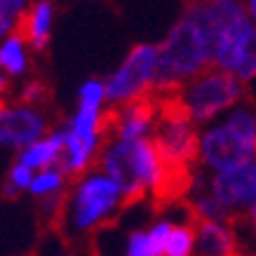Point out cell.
I'll return each mask as SVG.
<instances>
[{
	"label": "cell",
	"mask_w": 256,
	"mask_h": 256,
	"mask_svg": "<svg viewBox=\"0 0 256 256\" xmlns=\"http://www.w3.org/2000/svg\"><path fill=\"white\" fill-rule=\"evenodd\" d=\"M212 64H214V56H212V45L207 36L200 31V26L190 16H184L167 33L162 45H158L156 82L158 85H167V82L188 85L202 70L210 68Z\"/></svg>",
	"instance_id": "cell-1"
},
{
	"label": "cell",
	"mask_w": 256,
	"mask_h": 256,
	"mask_svg": "<svg viewBox=\"0 0 256 256\" xmlns=\"http://www.w3.org/2000/svg\"><path fill=\"white\" fill-rule=\"evenodd\" d=\"M101 170L108 172L122 190L120 212L146 200V190L156 176V148L148 139H127L110 146L101 156Z\"/></svg>",
	"instance_id": "cell-2"
},
{
	"label": "cell",
	"mask_w": 256,
	"mask_h": 256,
	"mask_svg": "<svg viewBox=\"0 0 256 256\" xmlns=\"http://www.w3.org/2000/svg\"><path fill=\"white\" fill-rule=\"evenodd\" d=\"M200 160L221 172L238 170L256 160V118L252 110L238 108L228 122L202 136Z\"/></svg>",
	"instance_id": "cell-3"
},
{
	"label": "cell",
	"mask_w": 256,
	"mask_h": 256,
	"mask_svg": "<svg viewBox=\"0 0 256 256\" xmlns=\"http://www.w3.org/2000/svg\"><path fill=\"white\" fill-rule=\"evenodd\" d=\"M242 96H247L242 78L228 68H218V64H212L210 68L202 70L198 78L184 87V99L195 122H204L224 108H230Z\"/></svg>",
	"instance_id": "cell-4"
},
{
	"label": "cell",
	"mask_w": 256,
	"mask_h": 256,
	"mask_svg": "<svg viewBox=\"0 0 256 256\" xmlns=\"http://www.w3.org/2000/svg\"><path fill=\"white\" fill-rule=\"evenodd\" d=\"M158 70V47L134 45L130 50L122 66L113 73L106 82V99L122 101L139 94H146L156 85Z\"/></svg>",
	"instance_id": "cell-5"
},
{
	"label": "cell",
	"mask_w": 256,
	"mask_h": 256,
	"mask_svg": "<svg viewBox=\"0 0 256 256\" xmlns=\"http://www.w3.org/2000/svg\"><path fill=\"white\" fill-rule=\"evenodd\" d=\"M195 186V164L181 162L174 158H167L156 150V176H153V214H162L174 204L188 198Z\"/></svg>",
	"instance_id": "cell-6"
},
{
	"label": "cell",
	"mask_w": 256,
	"mask_h": 256,
	"mask_svg": "<svg viewBox=\"0 0 256 256\" xmlns=\"http://www.w3.org/2000/svg\"><path fill=\"white\" fill-rule=\"evenodd\" d=\"M52 130V124L31 106H10L0 99V146L28 148Z\"/></svg>",
	"instance_id": "cell-7"
},
{
	"label": "cell",
	"mask_w": 256,
	"mask_h": 256,
	"mask_svg": "<svg viewBox=\"0 0 256 256\" xmlns=\"http://www.w3.org/2000/svg\"><path fill=\"white\" fill-rule=\"evenodd\" d=\"M118 195H120V186L113 178L92 176L80 181L76 190V226L94 228L96 221L118 204Z\"/></svg>",
	"instance_id": "cell-8"
},
{
	"label": "cell",
	"mask_w": 256,
	"mask_h": 256,
	"mask_svg": "<svg viewBox=\"0 0 256 256\" xmlns=\"http://www.w3.org/2000/svg\"><path fill=\"white\" fill-rule=\"evenodd\" d=\"M181 207L186 212V221L195 224L198 235H200V252L198 256H235L238 252V238L235 230L228 228L226 224H218L214 218L202 216L193 202H181Z\"/></svg>",
	"instance_id": "cell-9"
},
{
	"label": "cell",
	"mask_w": 256,
	"mask_h": 256,
	"mask_svg": "<svg viewBox=\"0 0 256 256\" xmlns=\"http://www.w3.org/2000/svg\"><path fill=\"white\" fill-rule=\"evenodd\" d=\"M212 195L226 207L256 204V162L218 172L212 178Z\"/></svg>",
	"instance_id": "cell-10"
},
{
	"label": "cell",
	"mask_w": 256,
	"mask_h": 256,
	"mask_svg": "<svg viewBox=\"0 0 256 256\" xmlns=\"http://www.w3.org/2000/svg\"><path fill=\"white\" fill-rule=\"evenodd\" d=\"M52 16H54V2L52 0H33L31 5H26L16 14L12 36H16L24 45H31L36 52H45L47 45H50Z\"/></svg>",
	"instance_id": "cell-11"
},
{
	"label": "cell",
	"mask_w": 256,
	"mask_h": 256,
	"mask_svg": "<svg viewBox=\"0 0 256 256\" xmlns=\"http://www.w3.org/2000/svg\"><path fill=\"white\" fill-rule=\"evenodd\" d=\"M122 124H120V141L139 139L141 134L150 130L158 116V99L153 92L139 94L132 99H122Z\"/></svg>",
	"instance_id": "cell-12"
},
{
	"label": "cell",
	"mask_w": 256,
	"mask_h": 256,
	"mask_svg": "<svg viewBox=\"0 0 256 256\" xmlns=\"http://www.w3.org/2000/svg\"><path fill=\"white\" fill-rule=\"evenodd\" d=\"M195 235H198V228L190 221H186V226L172 228L170 238H167V247H164V256H190L193 254Z\"/></svg>",
	"instance_id": "cell-13"
},
{
	"label": "cell",
	"mask_w": 256,
	"mask_h": 256,
	"mask_svg": "<svg viewBox=\"0 0 256 256\" xmlns=\"http://www.w3.org/2000/svg\"><path fill=\"white\" fill-rule=\"evenodd\" d=\"M0 68L8 70L10 76H22L26 70V54H24V42L16 36H10L0 45Z\"/></svg>",
	"instance_id": "cell-14"
},
{
	"label": "cell",
	"mask_w": 256,
	"mask_h": 256,
	"mask_svg": "<svg viewBox=\"0 0 256 256\" xmlns=\"http://www.w3.org/2000/svg\"><path fill=\"white\" fill-rule=\"evenodd\" d=\"M52 87L47 85L45 80H31V82H26L22 90V94H19V104L22 106H47L50 101H52Z\"/></svg>",
	"instance_id": "cell-15"
},
{
	"label": "cell",
	"mask_w": 256,
	"mask_h": 256,
	"mask_svg": "<svg viewBox=\"0 0 256 256\" xmlns=\"http://www.w3.org/2000/svg\"><path fill=\"white\" fill-rule=\"evenodd\" d=\"M62 178H64L62 172L45 170L42 174H38V176L31 181V193L36 195V198L47 195V193H54V190H59V188H62Z\"/></svg>",
	"instance_id": "cell-16"
},
{
	"label": "cell",
	"mask_w": 256,
	"mask_h": 256,
	"mask_svg": "<svg viewBox=\"0 0 256 256\" xmlns=\"http://www.w3.org/2000/svg\"><path fill=\"white\" fill-rule=\"evenodd\" d=\"M24 2L26 0H0V40H2V36H8L12 31L16 14L24 10Z\"/></svg>",
	"instance_id": "cell-17"
},
{
	"label": "cell",
	"mask_w": 256,
	"mask_h": 256,
	"mask_svg": "<svg viewBox=\"0 0 256 256\" xmlns=\"http://www.w3.org/2000/svg\"><path fill=\"white\" fill-rule=\"evenodd\" d=\"M170 230H172V226L167 221H158L153 226V230L148 233V256H164Z\"/></svg>",
	"instance_id": "cell-18"
},
{
	"label": "cell",
	"mask_w": 256,
	"mask_h": 256,
	"mask_svg": "<svg viewBox=\"0 0 256 256\" xmlns=\"http://www.w3.org/2000/svg\"><path fill=\"white\" fill-rule=\"evenodd\" d=\"M104 96H106V87L99 80H90L80 90V108H96Z\"/></svg>",
	"instance_id": "cell-19"
},
{
	"label": "cell",
	"mask_w": 256,
	"mask_h": 256,
	"mask_svg": "<svg viewBox=\"0 0 256 256\" xmlns=\"http://www.w3.org/2000/svg\"><path fill=\"white\" fill-rule=\"evenodd\" d=\"M5 181H10L12 186H16L19 190H26V188H31V167H26V164L22 162H14V167L10 170L8 178Z\"/></svg>",
	"instance_id": "cell-20"
},
{
	"label": "cell",
	"mask_w": 256,
	"mask_h": 256,
	"mask_svg": "<svg viewBox=\"0 0 256 256\" xmlns=\"http://www.w3.org/2000/svg\"><path fill=\"white\" fill-rule=\"evenodd\" d=\"M127 256H148V233H144V230H134V233H130Z\"/></svg>",
	"instance_id": "cell-21"
},
{
	"label": "cell",
	"mask_w": 256,
	"mask_h": 256,
	"mask_svg": "<svg viewBox=\"0 0 256 256\" xmlns=\"http://www.w3.org/2000/svg\"><path fill=\"white\" fill-rule=\"evenodd\" d=\"M10 92V80H8V76L0 70V94H8Z\"/></svg>",
	"instance_id": "cell-22"
},
{
	"label": "cell",
	"mask_w": 256,
	"mask_h": 256,
	"mask_svg": "<svg viewBox=\"0 0 256 256\" xmlns=\"http://www.w3.org/2000/svg\"><path fill=\"white\" fill-rule=\"evenodd\" d=\"M249 218H252V226L256 228V204L252 207V212H249Z\"/></svg>",
	"instance_id": "cell-23"
},
{
	"label": "cell",
	"mask_w": 256,
	"mask_h": 256,
	"mask_svg": "<svg viewBox=\"0 0 256 256\" xmlns=\"http://www.w3.org/2000/svg\"><path fill=\"white\" fill-rule=\"evenodd\" d=\"M249 10H252V16L256 19V0H249Z\"/></svg>",
	"instance_id": "cell-24"
},
{
	"label": "cell",
	"mask_w": 256,
	"mask_h": 256,
	"mask_svg": "<svg viewBox=\"0 0 256 256\" xmlns=\"http://www.w3.org/2000/svg\"><path fill=\"white\" fill-rule=\"evenodd\" d=\"M235 256H244V254H235Z\"/></svg>",
	"instance_id": "cell-25"
},
{
	"label": "cell",
	"mask_w": 256,
	"mask_h": 256,
	"mask_svg": "<svg viewBox=\"0 0 256 256\" xmlns=\"http://www.w3.org/2000/svg\"><path fill=\"white\" fill-rule=\"evenodd\" d=\"M186 2H190V0H186Z\"/></svg>",
	"instance_id": "cell-26"
},
{
	"label": "cell",
	"mask_w": 256,
	"mask_h": 256,
	"mask_svg": "<svg viewBox=\"0 0 256 256\" xmlns=\"http://www.w3.org/2000/svg\"><path fill=\"white\" fill-rule=\"evenodd\" d=\"M254 45H256V40H254Z\"/></svg>",
	"instance_id": "cell-27"
}]
</instances>
